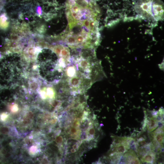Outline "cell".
Instances as JSON below:
<instances>
[{
    "label": "cell",
    "mask_w": 164,
    "mask_h": 164,
    "mask_svg": "<svg viewBox=\"0 0 164 164\" xmlns=\"http://www.w3.org/2000/svg\"><path fill=\"white\" fill-rule=\"evenodd\" d=\"M101 71L99 65L88 59L81 57L70 60L65 82L72 91L83 93L97 80Z\"/></svg>",
    "instance_id": "1"
},
{
    "label": "cell",
    "mask_w": 164,
    "mask_h": 164,
    "mask_svg": "<svg viewBox=\"0 0 164 164\" xmlns=\"http://www.w3.org/2000/svg\"><path fill=\"white\" fill-rule=\"evenodd\" d=\"M68 60L62 57L46 58L39 54L37 66L39 74L42 79L50 83H55L63 79Z\"/></svg>",
    "instance_id": "2"
},
{
    "label": "cell",
    "mask_w": 164,
    "mask_h": 164,
    "mask_svg": "<svg viewBox=\"0 0 164 164\" xmlns=\"http://www.w3.org/2000/svg\"><path fill=\"white\" fill-rule=\"evenodd\" d=\"M135 8L140 15L149 20L158 21L163 14V5L160 0H139Z\"/></svg>",
    "instance_id": "3"
},
{
    "label": "cell",
    "mask_w": 164,
    "mask_h": 164,
    "mask_svg": "<svg viewBox=\"0 0 164 164\" xmlns=\"http://www.w3.org/2000/svg\"><path fill=\"white\" fill-rule=\"evenodd\" d=\"M130 148V146L125 143L118 144L112 148V153L121 155L126 152Z\"/></svg>",
    "instance_id": "4"
},
{
    "label": "cell",
    "mask_w": 164,
    "mask_h": 164,
    "mask_svg": "<svg viewBox=\"0 0 164 164\" xmlns=\"http://www.w3.org/2000/svg\"><path fill=\"white\" fill-rule=\"evenodd\" d=\"M147 125V128L149 132H151L156 129L158 126V122L156 119L155 116L150 118L148 120L147 118L145 121Z\"/></svg>",
    "instance_id": "5"
},
{
    "label": "cell",
    "mask_w": 164,
    "mask_h": 164,
    "mask_svg": "<svg viewBox=\"0 0 164 164\" xmlns=\"http://www.w3.org/2000/svg\"><path fill=\"white\" fill-rule=\"evenodd\" d=\"M141 159L142 162L147 163H153L155 160V154L152 152H150L145 153Z\"/></svg>",
    "instance_id": "6"
},
{
    "label": "cell",
    "mask_w": 164,
    "mask_h": 164,
    "mask_svg": "<svg viewBox=\"0 0 164 164\" xmlns=\"http://www.w3.org/2000/svg\"><path fill=\"white\" fill-rule=\"evenodd\" d=\"M8 17L6 13H4L0 16V29L5 30L9 26V22L7 21Z\"/></svg>",
    "instance_id": "7"
},
{
    "label": "cell",
    "mask_w": 164,
    "mask_h": 164,
    "mask_svg": "<svg viewBox=\"0 0 164 164\" xmlns=\"http://www.w3.org/2000/svg\"><path fill=\"white\" fill-rule=\"evenodd\" d=\"M155 133V132H154ZM153 141L156 142L157 143L162 145L163 143L164 140V134L163 132L161 133H153Z\"/></svg>",
    "instance_id": "8"
},
{
    "label": "cell",
    "mask_w": 164,
    "mask_h": 164,
    "mask_svg": "<svg viewBox=\"0 0 164 164\" xmlns=\"http://www.w3.org/2000/svg\"><path fill=\"white\" fill-rule=\"evenodd\" d=\"M95 133V130L93 127L90 128L88 130V133L90 136H93Z\"/></svg>",
    "instance_id": "9"
},
{
    "label": "cell",
    "mask_w": 164,
    "mask_h": 164,
    "mask_svg": "<svg viewBox=\"0 0 164 164\" xmlns=\"http://www.w3.org/2000/svg\"><path fill=\"white\" fill-rule=\"evenodd\" d=\"M90 20L91 19H86L83 22V25L87 27V28L89 29V25Z\"/></svg>",
    "instance_id": "10"
},
{
    "label": "cell",
    "mask_w": 164,
    "mask_h": 164,
    "mask_svg": "<svg viewBox=\"0 0 164 164\" xmlns=\"http://www.w3.org/2000/svg\"><path fill=\"white\" fill-rule=\"evenodd\" d=\"M11 39L13 40L16 41L19 40L21 38L19 36L17 35L13 34L11 35Z\"/></svg>",
    "instance_id": "11"
},
{
    "label": "cell",
    "mask_w": 164,
    "mask_h": 164,
    "mask_svg": "<svg viewBox=\"0 0 164 164\" xmlns=\"http://www.w3.org/2000/svg\"><path fill=\"white\" fill-rule=\"evenodd\" d=\"M63 141V138L61 136H58L56 139V141L58 143H61Z\"/></svg>",
    "instance_id": "12"
},
{
    "label": "cell",
    "mask_w": 164,
    "mask_h": 164,
    "mask_svg": "<svg viewBox=\"0 0 164 164\" xmlns=\"http://www.w3.org/2000/svg\"><path fill=\"white\" fill-rule=\"evenodd\" d=\"M1 131L3 133H6L8 132V130L6 128L4 127L2 129Z\"/></svg>",
    "instance_id": "13"
},
{
    "label": "cell",
    "mask_w": 164,
    "mask_h": 164,
    "mask_svg": "<svg viewBox=\"0 0 164 164\" xmlns=\"http://www.w3.org/2000/svg\"><path fill=\"white\" fill-rule=\"evenodd\" d=\"M37 12L38 14L41 15L42 14L41 9L40 7H39L37 9Z\"/></svg>",
    "instance_id": "14"
},
{
    "label": "cell",
    "mask_w": 164,
    "mask_h": 164,
    "mask_svg": "<svg viewBox=\"0 0 164 164\" xmlns=\"http://www.w3.org/2000/svg\"><path fill=\"white\" fill-rule=\"evenodd\" d=\"M6 117V116L5 114L3 115L2 116V120L3 121L5 120Z\"/></svg>",
    "instance_id": "15"
}]
</instances>
